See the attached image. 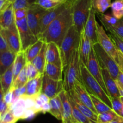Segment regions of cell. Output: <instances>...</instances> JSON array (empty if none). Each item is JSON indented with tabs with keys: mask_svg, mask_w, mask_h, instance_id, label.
Listing matches in <instances>:
<instances>
[{
	"mask_svg": "<svg viewBox=\"0 0 123 123\" xmlns=\"http://www.w3.org/2000/svg\"><path fill=\"white\" fill-rule=\"evenodd\" d=\"M72 6V2H70L67 8L40 35L38 39H42L46 43L55 42L60 47L68 30L73 25Z\"/></svg>",
	"mask_w": 123,
	"mask_h": 123,
	"instance_id": "6da1fadb",
	"label": "cell"
},
{
	"mask_svg": "<svg viewBox=\"0 0 123 123\" xmlns=\"http://www.w3.org/2000/svg\"><path fill=\"white\" fill-rule=\"evenodd\" d=\"M82 82L90 94H92L99 98L107 105L112 109L111 99L108 94L103 89L100 83L91 75L86 65L80 62Z\"/></svg>",
	"mask_w": 123,
	"mask_h": 123,
	"instance_id": "7a4b0ae2",
	"label": "cell"
},
{
	"mask_svg": "<svg viewBox=\"0 0 123 123\" xmlns=\"http://www.w3.org/2000/svg\"><path fill=\"white\" fill-rule=\"evenodd\" d=\"M78 80L82 82L79 47L73 52L68 66L64 70V89L67 92L72 90Z\"/></svg>",
	"mask_w": 123,
	"mask_h": 123,
	"instance_id": "3957f363",
	"label": "cell"
},
{
	"mask_svg": "<svg viewBox=\"0 0 123 123\" xmlns=\"http://www.w3.org/2000/svg\"><path fill=\"white\" fill-rule=\"evenodd\" d=\"M80 39V33L73 25L68 30L60 46L64 70L68 66L73 52L79 47Z\"/></svg>",
	"mask_w": 123,
	"mask_h": 123,
	"instance_id": "277c9868",
	"label": "cell"
},
{
	"mask_svg": "<svg viewBox=\"0 0 123 123\" xmlns=\"http://www.w3.org/2000/svg\"><path fill=\"white\" fill-rule=\"evenodd\" d=\"M92 0H74L72 2L73 25L80 33L84 30L92 7Z\"/></svg>",
	"mask_w": 123,
	"mask_h": 123,
	"instance_id": "5b68a950",
	"label": "cell"
},
{
	"mask_svg": "<svg viewBox=\"0 0 123 123\" xmlns=\"http://www.w3.org/2000/svg\"><path fill=\"white\" fill-rule=\"evenodd\" d=\"M92 46L101 68L108 70L112 78L116 81L120 71L117 63L102 48L98 42L92 45Z\"/></svg>",
	"mask_w": 123,
	"mask_h": 123,
	"instance_id": "8992f818",
	"label": "cell"
},
{
	"mask_svg": "<svg viewBox=\"0 0 123 123\" xmlns=\"http://www.w3.org/2000/svg\"><path fill=\"white\" fill-rule=\"evenodd\" d=\"M46 11L35 3L28 8L26 16L28 24L34 34L38 39L40 33L41 19Z\"/></svg>",
	"mask_w": 123,
	"mask_h": 123,
	"instance_id": "52a82bcc",
	"label": "cell"
},
{
	"mask_svg": "<svg viewBox=\"0 0 123 123\" xmlns=\"http://www.w3.org/2000/svg\"><path fill=\"white\" fill-rule=\"evenodd\" d=\"M19 31L22 44V50L25 51L30 46L36 43L38 39L34 34L29 27L26 17L20 20H15Z\"/></svg>",
	"mask_w": 123,
	"mask_h": 123,
	"instance_id": "ba28073f",
	"label": "cell"
},
{
	"mask_svg": "<svg viewBox=\"0 0 123 123\" xmlns=\"http://www.w3.org/2000/svg\"><path fill=\"white\" fill-rule=\"evenodd\" d=\"M97 34L98 42L102 48L113 58L117 63H118V49L114 45V42L107 34L104 27L97 22Z\"/></svg>",
	"mask_w": 123,
	"mask_h": 123,
	"instance_id": "9c48e42d",
	"label": "cell"
},
{
	"mask_svg": "<svg viewBox=\"0 0 123 123\" xmlns=\"http://www.w3.org/2000/svg\"><path fill=\"white\" fill-rule=\"evenodd\" d=\"M86 67H87L88 69L90 71V73L91 74V75L96 78V80L100 83V84L102 86V87L105 90L106 92L108 94L106 90V86L105 84L104 80H103L102 68H101L99 62H98L97 56H96L93 46H92V48H91Z\"/></svg>",
	"mask_w": 123,
	"mask_h": 123,
	"instance_id": "30bf717a",
	"label": "cell"
},
{
	"mask_svg": "<svg viewBox=\"0 0 123 123\" xmlns=\"http://www.w3.org/2000/svg\"><path fill=\"white\" fill-rule=\"evenodd\" d=\"M62 90H64L63 80H55L44 74L42 83V93L50 99L58 95Z\"/></svg>",
	"mask_w": 123,
	"mask_h": 123,
	"instance_id": "8fae6325",
	"label": "cell"
},
{
	"mask_svg": "<svg viewBox=\"0 0 123 123\" xmlns=\"http://www.w3.org/2000/svg\"><path fill=\"white\" fill-rule=\"evenodd\" d=\"M1 30H2L4 33L10 49L16 54H18L20 51H22L21 41L16 22L9 28Z\"/></svg>",
	"mask_w": 123,
	"mask_h": 123,
	"instance_id": "7c38bea8",
	"label": "cell"
},
{
	"mask_svg": "<svg viewBox=\"0 0 123 123\" xmlns=\"http://www.w3.org/2000/svg\"><path fill=\"white\" fill-rule=\"evenodd\" d=\"M70 2H67L64 4L60 5L58 7L54 8V9L46 11L44 15L42 17L40 22V35L43 33V31L47 28L48 26L55 20L56 17L61 14L65 9L67 7L69 4ZM39 35V36H40ZM38 36V37H39Z\"/></svg>",
	"mask_w": 123,
	"mask_h": 123,
	"instance_id": "4fadbf2b",
	"label": "cell"
},
{
	"mask_svg": "<svg viewBox=\"0 0 123 123\" xmlns=\"http://www.w3.org/2000/svg\"><path fill=\"white\" fill-rule=\"evenodd\" d=\"M84 31L91 44L94 45L98 42L97 34V21L96 20V12L93 8L90 10L88 18L84 27Z\"/></svg>",
	"mask_w": 123,
	"mask_h": 123,
	"instance_id": "5bb4252c",
	"label": "cell"
},
{
	"mask_svg": "<svg viewBox=\"0 0 123 123\" xmlns=\"http://www.w3.org/2000/svg\"><path fill=\"white\" fill-rule=\"evenodd\" d=\"M46 63L54 64L64 70L60 47L55 42L47 43Z\"/></svg>",
	"mask_w": 123,
	"mask_h": 123,
	"instance_id": "9a60e30c",
	"label": "cell"
},
{
	"mask_svg": "<svg viewBox=\"0 0 123 123\" xmlns=\"http://www.w3.org/2000/svg\"><path fill=\"white\" fill-rule=\"evenodd\" d=\"M73 89L74 90L78 98L82 102H83L85 106L88 107L95 113L98 114L97 110L95 109L92 100H91L90 93L87 91L82 82L78 80L76 81Z\"/></svg>",
	"mask_w": 123,
	"mask_h": 123,
	"instance_id": "2e32d148",
	"label": "cell"
},
{
	"mask_svg": "<svg viewBox=\"0 0 123 123\" xmlns=\"http://www.w3.org/2000/svg\"><path fill=\"white\" fill-rule=\"evenodd\" d=\"M61 98L63 108V115H62V123H76V121L73 115V110L71 102L68 98V94L64 89L58 94Z\"/></svg>",
	"mask_w": 123,
	"mask_h": 123,
	"instance_id": "e0dca14e",
	"label": "cell"
},
{
	"mask_svg": "<svg viewBox=\"0 0 123 123\" xmlns=\"http://www.w3.org/2000/svg\"><path fill=\"white\" fill-rule=\"evenodd\" d=\"M44 74H40L36 78L28 80L26 84V93L22 96L36 97L42 92Z\"/></svg>",
	"mask_w": 123,
	"mask_h": 123,
	"instance_id": "ac0fdd59",
	"label": "cell"
},
{
	"mask_svg": "<svg viewBox=\"0 0 123 123\" xmlns=\"http://www.w3.org/2000/svg\"><path fill=\"white\" fill-rule=\"evenodd\" d=\"M102 71L105 84L111 98L120 97L121 95L116 81L112 78L111 74L106 69L102 68Z\"/></svg>",
	"mask_w": 123,
	"mask_h": 123,
	"instance_id": "d6986e66",
	"label": "cell"
},
{
	"mask_svg": "<svg viewBox=\"0 0 123 123\" xmlns=\"http://www.w3.org/2000/svg\"><path fill=\"white\" fill-rule=\"evenodd\" d=\"M92 46V45L91 44V42L86 37L83 30L80 33V42L79 45V56H80V62L86 66L88 61Z\"/></svg>",
	"mask_w": 123,
	"mask_h": 123,
	"instance_id": "ffe728a7",
	"label": "cell"
},
{
	"mask_svg": "<svg viewBox=\"0 0 123 123\" xmlns=\"http://www.w3.org/2000/svg\"><path fill=\"white\" fill-rule=\"evenodd\" d=\"M67 92H68L70 96L72 98L73 101H74V104H75L76 106H77V107H78V108L81 111L86 117H88L89 119H91V120L94 121H96L98 123V114L95 113V112H93L92 110L90 109L88 107L85 106L83 102H82L81 101H80V100L78 98L76 94V92H74V90H73V89Z\"/></svg>",
	"mask_w": 123,
	"mask_h": 123,
	"instance_id": "44dd1931",
	"label": "cell"
},
{
	"mask_svg": "<svg viewBox=\"0 0 123 123\" xmlns=\"http://www.w3.org/2000/svg\"><path fill=\"white\" fill-rule=\"evenodd\" d=\"M15 23L14 9L13 3L2 12H0V26L1 29H8Z\"/></svg>",
	"mask_w": 123,
	"mask_h": 123,
	"instance_id": "7402d4cb",
	"label": "cell"
},
{
	"mask_svg": "<svg viewBox=\"0 0 123 123\" xmlns=\"http://www.w3.org/2000/svg\"><path fill=\"white\" fill-rule=\"evenodd\" d=\"M17 54L8 49L0 53V73L1 75L13 65L16 57Z\"/></svg>",
	"mask_w": 123,
	"mask_h": 123,
	"instance_id": "603a6c76",
	"label": "cell"
},
{
	"mask_svg": "<svg viewBox=\"0 0 123 123\" xmlns=\"http://www.w3.org/2000/svg\"><path fill=\"white\" fill-rule=\"evenodd\" d=\"M14 81V75H13V65H12L8 69H7L4 73L1 75L0 82H1V90L3 91L4 94L12 88Z\"/></svg>",
	"mask_w": 123,
	"mask_h": 123,
	"instance_id": "cb8c5ba5",
	"label": "cell"
},
{
	"mask_svg": "<svg viewBox=\"0 0 123 123\" xmlns=\"http://www.w3.org/2000/svg\"><path fill=\"white\" fill-rule=\"evenodd\" d=\"M46 48L47 43L44 42L40 53L32 61V64L40 74L44 73L46 65Z\"/></svg>",
	"mask_w": 123,
	"mask_h": 123,
	"instance_id": "d4e9b609",
	"label": "cell"
},
{
	"mask_svg": "<svg viewBox=\"0 0 123 123\" xmlns=\"http://www.w3.org/2000/svg\"><path fill=\"white\" fill-rule=\"evenodd\" d=\"M49 102L51 106L49 113L57 119L62 121V115H63V108H62V101L60 96L57 95L52 98H50Z\"/></svg>",
	"mask_w": 123,
	"mask_h": 123,
	"instance_id": "484cf974",
	"label": "cell"
},
{
	"mask_svg": "<svg viewBox=\"0 0 123 123\" xmlns=\"http://www.w3.org/2000/svg\"><path fill=\"white\" fill-rule=\"evenodd\" d=\"M26 109L25 100L22 96L16 100L10 106V110H12L14 116L18 120L22 119Z\"/></svg>",
	"mask_w": 123,
	"mask_h": 123,
	"instance_id": "4316f807",
	"label": "cell"
},
{
	"mask_svg": "<svg viewBox=\"0 0 123 123\" xmlns=\"http://www.w3.org/2000/svg\"><path fill=\"white\" fill-rule=\"evenodd\" d=\"M64 70L61 68L52 63H46L44 74L46 75L49 78L55 80H63L64 77L62 73Z\"/></svg>",
	"mask_w": 123,
	"mask_h": 123,
	"instance_id": "83f0119b",
	"label": "cell"
},
{
	"mask_svg": "<svg viewBox=\"0 0 123 123\" xmlns=\"http://www.w3.org/2000/svg\"><path fill=\"white\" fill-rule=\"evenodd\" d=\"M27 60L25 51H20L17 54L14 62L13 63V75H14V80L16 78L22 70L26 65ZM14 82V81H13Z\"/></svg>",
	"mask_w": 123,
	"mask_h": 123,
	"instance_id": "f1b7e54d",
	"label": "cell"
},
{
	"mask_svg": "<svg viewBox=\"0 0 123 123\" xmlns=\"http://www.w3.org/2000/svg\"><path fill=\"white\" fill-rule=\"evenodd\" d=\"M44 42H45L42 39H38L36 43L30 46L25 51L27 62H32L40 53Z\"/></svg>",
	"mask_w": 123,
	"mask_h": 123,
	"instance_id": "f546056e",
	"label": "cell"
},
{
	"mask_svg": "<svg viewBox=\"0 0 123 123\" xmlns=\"http://www.w3.org/2000/svg\"><path fill=\"white\" fill-rule=\"evenodd\" d=\"M68 94V92H67ZM68 98H69L70 101L71 102V104H72V110H73V115L74 118L75 119V120L76 121V122L79 123H98L97 122L91 120V119H89L88 117H86L79 109L77 107V106H76V104H74V101H73V100L72 99V98L70 96V95H68Z\"/></svg>",
	"mask_w": 123,
	"mask_h": 123,
	"instance_id": "4dcf8cb0",
	"label": "cell"
},
{
	"mask_svg": "<svg viewBox=\"0 0 123 123\" xmlns=\"http://www.w3.org/2000/svg\"><path fill=\"white\" fill-rule=\"evenodd\" d=\"M67 2L62 0H36L34 2L46 10H50Z\"/></svg>",
	"mask_w": 123,
	"mask_h": 123,
	"instance_id": "1f68e13d",
	"label": "cell"
},
{
	"mask_svg": "<svg viewBox=\"0 0 123 123\" xmlns=\"http://www.w3.org/2000/svg\"><path fill=\"white\" fill-rule=\"evenodd\" d=\"M112 0H92V8L96 13H104L111 6Z\"/></svg>",
	"mask_w": 123,
	"mask_h": 123,
	"instance_id": "d6a6232c",
	"label": "cell"
},
{
	"mask_svg": "<svg viewBox=\"0 0 123 123\" xmlns=\"http://www.w3.org/2000/svg\"><path fill=\"white\" fill-rule=\"evenodd\" d=\"M28 78L27 76V72H26V65L23 68L21 72L19 73L18 77H16L15 80H14L12 85V89H15L17 88H22L26 84V83L28 82Z\"/></svg>",
	"mask_w": 123,
	"mask_h": 123,
	"instance_id": "836d02e7",
	"label": "cell"
},
{
	"mask_svg": "<svg viewBox=\"0 0 123 123\" xmlns=\"http://www.w3.org/2000/svg\"><path fill=\"white\" fill-rule=\"evenodd\" d=\"M90 96H91V100H92L95 109L97 110L98 114L113 110L111 107H109L108 105H107L105 102H103L102 100H101L97 96H95L92 94H90Z\"/></svg>",
	"mask_w": 123,
	"mask_h": 123,
	"instance_id": "e575fe53",
	"label": "cell"
},
{
	"mask_svg": "<svg viewBox=\"0 0 123 123\" xmlns=\"http://www.w3.org/2000/svg\"><path fill=\"white\" fill-rule=\"evenodd\" d=\"M120 116L114 110H112L98 114V123H109Z\"/></svg>",
	"mask_w": 123,
	"mask_h": 123,
	"instance_id": "d590c367",
	"label": "cell"
},
{
	"mask_svg": "<svg viewBox=\"0 0 123 123\" xmlns=\"http://www.w3.org/2000/svg\"><path fill=\"white\" fill-rule=\"evenodd\" d=\"M112 11V14L118 20H121L123 17V1L115 0L111 6Z\"/></svg>",
	"mask_w": 123,
	"mask_h": 123,
	"instance_id": "8d00e7d4",
	"label": "cell"
},
{
	"mask_svg": "<svg viewBox=\"0 0 123 123\" xmlns=\"http://www.w3.org/2000/svg\"><path fill=\"white\" fill-rule=\"evenodd\" d=\"M98 18L102 22V25L104 28H106L108 27L114 25L119 21L118 19L110 14H105L103 13H98Z\"/></svg>",
	"mask_w": 123,
	"mask_h": 123,
	"instance_id": "74e56055",
	"label": "cell"
},
{
	"mask_svg": "<svg viewBox=\"0 0 123 123\" xmlns=\"http://www.w3.org/2000/svg\"><path fill=\"white\" fill-rule=\"evenodd\" d=\"M109 32H112L123 39V20H119L115 25L105 28Z\"/></svg>",
	"mask_w": 123,
	"mask_h": 123,
	"instance_id": "f35d334b",
	"label": "cell"
},
{
	"mask_svg": "<svg viewBox=\"0 0 123 123\" xmlns=\"http://www.w3.org/2000/svg\"><path fill=\"white\" fill-rule=\"evenodd\" d=\"M109 36L112 42H114V45L116 47L118 51H120L121 53L123 54V39L121 38L117 34L112 32H109Z\"/></svg>",
	"mask_w": 123,
	"mask_h": 123,
	"instance_id": "ab89813d",
	"label": "cell"
},
{
	"mask_svg": "<svg viewBox=\"0 0 123 123\" xmlns=\"http://www.w3.org/2000/svg\"><path fill=\"white\" fill-rule=\"evenodd\" d=\"M36 0H15L13 3L14 10L19 8H28L30 6L34 3Z\"/></svg>",
	"mask_w": 123,
	"mask_h": 123,
	"instance_id": "60d3db41",
	"label": "cell"
},
{
	"mask_svg": "<svg viewBox=\"0 0 123 123\" xmlns=\"http://www.w3.org/2000/svg\"><path fill=\"white\" fill-rule=\"evenodd\" d=\"M26 72L29 80L36 78L40 74L32 62H27L26 63Z\"/></svg>",
	"mask_w": 123,
	"mask_h": 123,
	"instance_id": "b9f144b4",
	"label": "cell"
},
{
	"mask_svg": "<svg viewBox=\"0 0 123 123\" xmlns=\"http://www.w3.org/2000/svg\"><path fill=\"white\" fill-rule=\"evenodd\" d=\"M112 106V109L117 113L118 115L121 116V112H122L123 104L121 101L120 97L117 98H111Z\"/></svg>",
	"mask_w": 123,
	"mask_h": 123,
	"instance_id": "7bdbcfd3",
	"label": "cell"
},
{
	"mask_svg": "<svg viewBox=\"0 0 123 123\" xmlns=\"http://www.w3.org/2000/svg\"><path fill=\"white\" fill-rule=\"evenodd\" d=\"M18 119L13 115L11 110H9L1 119L2 123H16Z\"/></svg>",
	"mask_w": 123,
	"mask_h": 123,
	"instance_id": "ee69618b",
	"label": "cell"
},
{
	"mask_svg": "<svg viewBox=\"0 0 123 123\" xmlns=\"http://www.w3.org/2000/svg\"><path fill=\"white\" fill-rule=\"evenodd\" d=\"M4 93L2 90H1V105H0V117L1 119L4 116L5 114L10 110L9 106L5 102L4 100Z\"/></svg>",
	"mask_w": 123,
	"mask_h": 123,
	"instance_id": "f6af8a7d",
	"label": "cell"
},
{
	"mask_svg": "<svg viewBox=\"0 0 123 123\" xmlns=\"http://www.w3.org/2000/svg\"><path fill=\"white\" fill-rule=\"evenodd\" d=\"M8 42L2 30L0 31V53L9 49Z\"/></svg>",
	"mask_w": 123,
	"mask_h": 123,
	"instance_id": "bcb514c9",
	"label": "cell"
},
{
	"mask_svg": "<svg viewBox=\"0 0 123 123\" xmlns=\"http://www.w3.org/2000/svg\"><path fill=\"white\" fill-rule=\"evenodd\" d=\"M26 93V85L22 88H17V89H13V102L18 100V98H20L21 96H24Z\"/></svg>",
	"mask_w": 123,
	"mask_h": 123,
	"instance_id": "7dc6e473",
	"label": "cell"
},
{
	"mask_svg": "<svg viewBox=\"0 0 123 123\" xmlns=\"http://www.w3.org/2000/svg\"><path fill=\"white\" fill-rule=\"evenodd\" d=\"M28 13V8H19L14 10V18L15 20H20L26 18Z\"/></svg>",
	"mask_w": 123,
	"mask_h": 123,
	"instance_id": "c3c4849f",
	"label": "cell"
},
{
	"mask_svg": "<svg viewBox=\"0 0 123 123\" xmlns=\"http://www.w3.org/2000/svg\"><path fill=\"white\" fill-rule=\"evenodd\" d=\"M13 89L11 88L7 92H6L4 95V100L5 102L7 104V105H8L9 108L13 102Z\"/></svg>",
	"mask_w": 123,
	"mask_h": 123,
	"instance_id": "681fc988",
	"label": "cell"
},
{
	"mask_svg": "<svg viewBox=\"0 0 123 123\" xmlns=\"http://www.w3.org/2000/svg\"><path fill=\"white\" fill-rule=\"evenodd\" d=\"M37 113L36 112V110L34 109H27L25 110V113H24V115H23L21 119H26L32 118L33 117H34V116Z\"/></svg>",
	"mask_w": 123,
	"mask_h": 123,
	"instance_id": "f907efd6",
	"label": "cell"
},
{
	"mask_svg": "<svg viewBox=\"0 0 123 123\" xmlns=\"http://www.w3.org/2000/svg\"><path fill=\"white\" fill-rule=\"evenodd\" d=\"M50 109H51V106H50V102H46L41 107V112L44 113H46V112H49V113Z\"/></svg>",
	"mask_w": 123,
	"mask_h": 123,
	"instance_id": "816d5d0a",
	"label": "cell"
},
{
	"mask_svg": "<svg viewBox=\"0 0 123 123\" xmlns=\"http://www.w3.org/2000/svg\"><path fill=\"white\" fill-rule=\"evenodd\" d=\"M116 82L118 84H119L122 88H123V72L121 69H120V72H119V74L118 75Z\"/></svg>",
	"mask_w": 123,
	"mask_h": 123,
	"instance_id": "f5cc1de1",
	"label": "cell"
},
{
	"mask_svg": "<svg viewBox=\"0 0 123 123\" xmlns=\"http://www.w3.org/2000/svg\"><path fill=\"white\" fill-rule=\"evenodd\" d=\"M118 65L120 68L123 70V54L118 50Z\"/></svg>",
	"mask_w": 123,
	"mask_h": 123,
	"instance_id": "db71d44e",
	"label": "cell"
},
{
	"mask_svg": "<svg viewBox=\"0 0 123 123\" xmlns=\"http://www.w3.org/2000/svg\"><path fill=\"white\" fill-rule=\"evenodd\" d=\"M109 123H123V118L121 116H120Z\"/></svg>",
	"mask_w": 123,
	"mask_h": 123,
	"instance_id": "11a10c76",
	"label": "cell"
},
{
	"mask_svg": "<svg viewBox=\"0 0 123 123\" xmlns=\"http://www.w3.org/2000/svg\"><path fill=\"white\" fill-rule=\"evenodd\" d=\"M118 89H119V90H120V95L121 96H123V88L121 86H120L119 84H118Z\"/></svg>",
	"mask_w": 123,
	"mask_h": 123,
	"instance_id": "9f6ffc18",
	"label": "cell"
},
{
	"mask_svg": "<svg viewBox=\"0 0 123 123\" xmlns=\"http://www.w3.org/2000/svg\"><path fill=\"white\" fill-rule=\"evenodd\" d=\"M120 98H121V101H122L123 104V96H120ZM121 117H123V107L122 112H121Z\"/></svg>",
	"mask_w": 123,
	"mask_h": 123,
	"instance_id": "6f0895ef",
	"label": "cell"
},
{
	"mask_svg": "<svg viewBox=\"0 0 123 123\" xmlns=\"http://www.w3.org/2000/svg\"><path fill=\"white\" fill-rule=\"evenodd\" d=\"M62 1H65V2H73V1L74 0H62Z\"/></svg>",
	"mask_w": 123,
	"mask_h": 123,
	"instance_id": "680465c9",
	"label": "cell"
},
{
	"mask_svg": "<svg viewBox=\"0 0 123 123\" xmlns=\"http://www.w3.org/2000/svg\"><path fill=\"white\" fill-rule=\"evenodd\" d=\"M7 1H8V2H11V3H13V2L15 1V0H7Z\"/></svg>",
	"mask_w": 123,
	"mask_h": 123,
	"instance_id": "91938a15",
	"label": "cell"
},
{
	"mask_svg": "<svg viewBox=\"0 0 123 123\" xmlns=\"http://www.w3.org/2000/svg\"><path fill=\"white\" fill-rule=\"evenodd\" d=\"M78 123V122H77V123Z\"/></svg>",
	"mask_w": 123,
	"mask_h": 123,
	"instance_id": "94428289",
	"label": "cell"
},
{
	"mask_svg": "<svg viewBox=\"0 0 123 123\" xmlns=\"http://www.w3.org/2000/svg\"><path fill=\"white\" fill-rule=\"evenodd\" d=\"M121 1H123V0H121Z\"/></svg>",
	"mask_w": 123,
	"mask_h": 123,
	"instance_id": "6125c7cd",
	"label": "cell"
},
{
	"mask_svg": "<svg viewBox=\"0 0 123 123\" xmlns=\"http://www.w3.org/2000/svg\"></svg>",
	"mask_w": 123,
	"mask_h": 123,
	"instance_id": "be15d7a7",
	"label": "cell"
},
{
	"mask_svg": "<svg viewBox=\"0 0 123 123\" xmlns=\"http://www.w3.org/2000/svg\"></svg>",
	"mask_w": 123,
	"mask_h": 123,
	"instance_id": "e7e4bbea",
	"label": "cell"
}]
</instances>
